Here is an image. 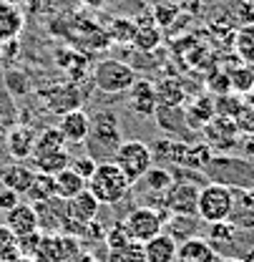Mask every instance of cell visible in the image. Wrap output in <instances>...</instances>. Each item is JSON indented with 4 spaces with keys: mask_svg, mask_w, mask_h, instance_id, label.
<instances>
[{
    "mask_svg": "<svg viewBox=\"0 0 254 262\" xmlns=\"http://www.w3.org/2000/svg\"><path fill=\"white\" fill-rule=\"evenodd\" d=\"M35 217H38V229L43 234H58L65 220V202L61 196H51L45 202H35Z\"/></svg>",
    "mask_w": 254,
    "mask_h": 262,
    "instance_id": "obj_11",
    "label": "cell"
},
{
    "mask_svg": "<svg viewBox=\"0 0 254 262\" xmlns=\"http://www.w3.org/2000/svg\"><path fill=\"white\" fill-rule=\"evenodd\" d=\"M33 174H35L33 166H26L23 162L13 164V166H8L3 171V187L10 189V192H15V194L26 196V192H28V187H31V182H33Z\"/></svg>",
    "mask_w": 254,
    "mask_h": 262,
    "instance_id": "obj_23",
    "label": "cell"
},
{
    "mask_svg": "<svg viewBox=\"0 0 254 262\" xmlns=\"http://www.w3.org/2000/svg\"><path fill=\"white\" fill-rule=\"evenodd\" d=\"M141 182H144V189H146L149 194H166V189H169L176 179H174V174H171L169 169L151 166V169L141 177Z\"/></svg>",
    "mask_w": 254,
    "mask_h": 262,
    "instance_id": "obj_30",
    "label": "cell"
},
{
    "mask_svg": "<svg viewBox=\"0 0 254 262\" xmlns=\"http://www.w3.org/2000/svg\"><path fill=\"white\" fill-rule=\"evenodd\" d=\"M23 0H0V5H20Z\"/></svg>",
    "mask_w": 254,
    "mask_h": 262,
    "instance_id": "obj_49",
    "label": "cell"
},
{
    "mask_svg": "<svg viewBox=\"0 0 254 262\" xmlns=\"http://www.w3.org/2000/svg\"><path fill=\"white\" fill-rule=\"evenodd\" d=\"M35 131L31 126H15L5 139V149L15 162H26L28 157H33V146H35Z\"/></svg>",
    "mask_w": 254,
    "mask_h": 262,
    "instance_id": "obj_17",
    "label": "cell"
},
{
    "mask_svg": "<svg viewBox=\"0 0 254 262\" xmlns=\"http://www.w3.org/2000/svg\"><path fill=\"white\" fill-rule=\"evenodd\" d=\"M136 33V20L131 18H113L108 26V38H113L116 43H131Z\"/></svg>",
    "mask_w": 254,
    "mask_h": 262,
    "instance_id": "obj_37",
    "label": "cell"
},
{
    "mask_svg": "<svg viewBox=\"0 0 254 262\" xmlns=\"http://www.w3.org/2000/svg\"><path fill=\"white\" fill-rule=\"evenodd\" d=\"M234 15L242 26H254V0H237Z\"/></svg>",
    "mask_w": 254,
    "mask_h": 262,
    "instance_id": "obj_42",
    "label": "cell"
},
{
    "mask_svg": "<svg viewBox=\"0 0 254 262\" xmlns=\"http://www.w3.org/2000/svg\"><path fill=\"white\" fill-rule=\"evenodd\" d=\"M199 189L201 187L194 182H174L164 194V204H166L169 214H196Z\"/></svg>",
    "mask_w": 254,
    "mask_h": 262,
    "instance_id": "obj_10",
    "label": "cell"
},
{
    "mask_svg": "<svg viewBox=\"0 0 254 262\" xmlns=\"http://www.w3.org/2000/svg\"><path fill=\"white\" fill-rule=\"evenodd\" d=\"M63 262H98V257H96L94 252H86V250H81V252H76V255H71L68 260Z\"/></svg>",
    "mask_w": 254,
    "mask_h": 262,
    "instance_id": "obj_46",
    "label": "cell"
},
{
    "mask_svg": "<svg viewBox=\"0 0 254 262\" xmlns=\"http://www.w3.org/2000/svg\"><path fill=\"white\" fill-rule=\"evenodd\" d=\"M103 242H106V247L108 250H119V247H124L131 242V237H128L126 227H124V222H116V225H111V227L103 232Z\"/></svg>",
    "mask_w": 254,
    "mask_h": 262,
    "instance_id": "obj_38",
    "label": "cell"
},
{
    "mask_svg": "<svg viewBox=\"0 0 254 262\" xmlns=\"http://www.w3.org/2000/svg\"><path fill=\"white\" fill-rule=\"evenodd\" d=\"M126 94H128V108L136 116H154L156 114V108H159L156 89H154V83L149 78H136Z\"/></svg>",
    "mask_w": 254,
    "mask_h": 262,
    "instance_id": "obj_12",
    "label": "cell"
},
{
    "mask_svg": "<svg viewBox=\"0 0 254 262\" xmlns=\"http://www.w3.org/2000/svg\"><path fill=\"white\" fill-rule=\"evenodd\" d=\"M31 260L33 262H63L65 252H63V239H61V234H43Z\"/></svg>",
    "mask_w": 254,
    "mask_h": 262,
    "instance_id": "obj_25",
    "label": "cell"
},
{
    "mask_svg": "<svg viewBox=\"0 0 254 262\" xmlns=\"http://www.w3.org/2000/svg\"><path fill=\"white\" fill-rule=\"evenodd\" d=\"M181 111H184V124L191 131H201L217 116L214 98H209V96H199V98H194V101H187Z\"/></svg>",
    "mask_w": 254,
    "mask_h": 262,
    "instance_id": "obj_16",
    "label": "cell"
},
{
    "mask_svg": "<svg viewBox=\"0 0 254 262\" xmlns=\"http://www.w3.org/2000/svg\"><path fill=\"white\" fill-rule=\"evenodd\" d=\"M96 166H98V162L96 159H91L88 154H81V157H71V169L78 174V177H83L86 182L94 177Z\"/></svg>",
    "mask_w": 254,
    "mask_h": 262,
    "instance_id": "obj_40",
    "label": "cell"
},
{
    "mask_svg": "<svg viewBox=\"0 0 254 262\" xmlns=\"http://www.w3.org/2000/svg\"><path fill=\"white\" fill-rule=\"evenodd\" d=\"M206 174L212 182L229 189H254V164L249 159L212 157V162L206 164Z\"/></svg>",
    "mask_w": 254,
    "mask_h": 262,
    "instance_id": "obj_4",
    "label": "cell"
},
{
    "mask_svg": "<svg viewBox=\"0 0 254 262\" xmlns=\"http://www.w3.org/2000/svg\"><path fill=\"white\" fill-rule=\"evenodd\" d=\"M35 162V171H43V174H58L71 166V154L68 151H58V154H51V157H38L33 159Z\"/></svg>",
    "mask_w": 254,
    "mask_h": 262,
    "instance_id": "obj_35",
    "label": "cell"
},
{
    "mask_svg": "<svg viewBox=\"0 0 254 262\" xmlns=\"http://www.w3.org/2000/svg\"><path fill=\"white\" fill-rule=\"evenodd\" d=\"M58 151H68V141L63 139V134L58 131V126L43 129L35 136V146H33V159L38 157H51Z\"/></svg>",
    "mask_w": 254,
    "mask_h": 262,
    "instance_id": "obj_22",
    "label": "cell"
},
{
    "mask_svg": "<svg viewBox=\"0 0 254 262\" xmlns=\"http://www.w3.org/2000/svg\"><path fill=\"white\" fill-rule=\"evenodd\" d=\"M234 209V189L209 182L199 189V199H196V217L204 225H214V222H226L232 217Z\"/></svg>",
    "mask_w": 254,
    "mask_h": 262,
    "instance_id": "obj_2",
    "label": "cell"
},
{
    "mask_svg": "<svg viewBox=\"0 0 254 262\" xmlns=\"http://www.w3.org/2000/svg\"><path fill=\"white\" fill-rule=\"evenodd\" d=\"M15 262H33V260H31V257H18Z\"/></svg>",
    "mask_w": 254,
    "mask_h": 262,
    "instance_id": "obj_51",
    "label": "cell"
},
{
    "mask_svg": "<svg viewBox=\"0 0 254 262\" xmlns=\"http://www.w3.org/2000/svg\"><path fill=\"white\" fill-rule=\"evenodd\" d=\"M199 225L201 220L196 214H171L166 222H164V232L174 239V242H184V239H191V237H199Z\"/></svg>",
    "mask_w": 254,
    "mask_h": 262,
    "instance_id": "obj_21",
    "label": "cell"
},
{
    "mask_svg": "<svg viewBox=\"0 0 254 262\" xmlns=\"http://www.w3.org/2000/svg\"><path fill=\"white\" fill-rule=\"evenodd\" d=\"M244 106H247V108H254V89L252 91H249V94H244Z\"/></svg>",
    "mask_w": 254,
    "mask_h": 262,
    "instance_id": "obj_48",
    "label": "cell"
},
{
    "mask_svg": "<svg viewBox=\"0 0 254 262\" xmlns=\"http://www.w3.org/2000/svg\"><path fill=\"white\" fill-rule=\"evenodd\" d=\"M58 131L63 134L68 144H83L88 139V131H91V116L83 108H73V111L61 116Z\"/></svg>",
    "mask_w": 254,
    "mask_h": 262,
    "instance_id": "obj_13",
    "label": "cell"
},
{
    "mask_svg": "<svg viewBox=\"0 0 254 262\" xmlns=\"http://www.w3.org/2000/svg\"><path fill=\"white\" fill-rule=\"evenodd\" d=\"M106 3H108V0H81V5H83V8H91V10H101Z\"/></svg>",
    "mask_w": 254,
    "mask_h": 262,
    "instance_id": "obj_47",
    "label": "cell"
},
{
    "mask_svg": "<svg viewBox=\"0 0 254 262\" xmlns=\"http://www.w3.org/2000/svg\"><path fill=\"white\" fill-rule=\"evenodd\" d=\"M174 20H179V8L176 5H156V10H154V23L156 26H171Z\"/></svg>",
    "mask_w": 254,
    "mask_h": 262,
    "instance_id": "obj_41",
    "label": "cell"
},
{
    "mask_svg": "<svg viewBox=\"0 0 254 262\" xmlns=\"http://www.w3.org/2000/svg\"><path fill=\"white\" fill-rule=\"evenodd\" d=\"M106 262H146V255H144V245L131 239L128 245L119 247V250H108Z\"/></svg>",
    "mask_w": 254,
    "mask_h": 262,
    "instance_id": "obj_34",
    "label": "cell"
},
{
    "mask_svg": "<svg viewBox=\"0 0 254 262\" xmlns=\"http://www.w3.org/2000/svg\"><path fill=\"white\" fill-rule=\"evenodd\" d=\"M206 86H209V91L217 96H224V94H232V83H229V73L224 71V68H217V71H212L209 73V78H206Z\"/></svg>",
    "mask_w": 254,
    "mask_h": 262,
    "instance_id": "obj_39",
    "label": "cell"
},
{
    "mask_svg": "<svg viewBox=\"0 0 254 262\" xmlns=\"http://www.w3.org/2000/svg\"><path fill=\"white\" fill-rule=\"evenodd\" d=\"M98 209H101V202H98L88 189H83L81 194H76L73 199L65 202V217H68L71 222L83 225V227L98 217Z\"/></svg>",
    "mask_w": 254,
    "mask_h": 262,
    "instance_id": "obj_15",
    "label": "cell"
},
{
    "mask_svg": "<svg viewBox=\"0 0 254 262\" xmlns=\"http://www.w3.org/2000/svg\"><path fill=\"white\" fill-rule=\"evenodd\" d=\"M176 260H181V262H219V255L214 252V247L209 245L206 237H191V239L179 242Z\"/></svg>",
    "mask_w": 254,
    "mask_h": 262,
    "instance_id": "obj_18",
    "label": "cell"
},
{
    "mask_svg": "<svg viewBox=\"0 0 254 262\" xmlns=\"http://www.w3.org/2000/svg\"><path fill=\"white\" fill-rule=\"evenodd\" d=\"M51 196H58L56 194V177L53 174H43V171H35L33 174V182L26 192V199H31V204L35 202H45Z\"/></svg>",
    "mask_w": 254,
    "mask_h": 262,
    "instance_id": "obj_28",
    "label": "cell"
},
{
    "mask_svg": "<svg viewBox=\"0 0 254 262\" xmlns=\"http://www.w3.org/2000/svg\"><path fill=\"white\" fill-rule=\"evenodd\" d=\"M214 111L217 116H226V119H239V114L244 111V98L237 94H224V96L214 98Z\"/></svg>",
    "mask_w": 254,
    "mask_h": 262,
    "instance_id": "obj_33",
    "label": "cell"
},
{
    "mask_svg": "<svg viewBox=\"0 0 254 262\" xmlns=\"http://www.w3.org/2000/svg\"><path fill=\"white\" fill-rule=\"evenodd\" d=\"M136 78H138V76H136L133 66L124 63V61H116V58L98 61L96 68H94L96 89H98V91H103V94H111V96L128 91V89L133 86V81H136Z\"/></svg>",
    "mask_w": 254,
    "mask_h": 262,
    "instance_id": "obj_6",
    "label": "cell"
},
{
    "mask_svg": "<svg viewBox=\"0 0 254 262\" xmlns=\"http://www.w3.org/2000/svg\"><path fill=\"white\" fill-rule=\"evenodd\" d=\"M131 182L126 174L113 162H101L96 166L94 177L88 179V192L101 202V204H116L128 194Z\"/></svg>",
    "mask_w": 254,
    "mask_h": 262,
    "instance_id": "obj_3",
    "label": "cell"
},
{
    "mask_svg": "<svg viewBox=\"0 0 254 262\" xmlns=\"http://www.w3.org/2000/svg\"><path fill=\"white\" fill-rule=\"evenodd\" d=\"M179 242H174L166 232H159L149 242H144V255L146 262H176Z\"/></svg>",
    "mask_w": 254,
    "mask_h": 262,
    "instance_id": "obj_19",
    "label": "cell"
},
{
    "mask_svg": "<svg viewBox=\"0 0 254 262\" xmlns=\"http://www.w3.org/2000/svg\"><path fill=\"white\" fill-rule=\"evenodd\" d=\"M154 89H156L159 108H181L187 103V91L179 78H164L159 83H154Z\"/></svg>",
    "mask_w": 254,
    "mask_h": 262,
    "instance_id": "obj_20",
    "label": "cell"
},
{
    "mask_svg": "<svg viewBox=\"0 0 254 262\" xmlns=\"http://www.w3.org/2000/svg\"><path fill=\"white\" fill-rule=\"evenodd\" d=\"M214 149L206 141H194V144H184V157H181V166L187 169H206V164L212 162Z\"/></svg>",
    "mask_w": 254,
    "mask_h": 262,
    "instance_id": "obj_27",
    "label": "cell"
},
{
    "mask_svg": "<svg viewBox=\"0 0 254 262\" xmlns=\"http://www.w3.org/2000/svg\"><path fill=\"white\" fill-rule=\"evenodd\" d=\"M124 136H121V124H119V116L113 111H98L94 119H91V131H88V139L83 141L86 149H88V157L96 162H111L116 149L121 146Z\"/></svg>",
    "mask_w": 254,
    "mask_h": 262,
    "instance_id": "obj_1",
    "label": "cell"
},
{
    "mask_svg": "<svg viewBox=\"0 0 254 262\" xmlns=\"http://www.w3.org/2000/svg\"><path fill=\"white\" fill-rule=\"evenodd\" d=\"M83 189H88V182H86L83 177H78L71 166L56 174V194L61 196L63 202L73 199L76 194H81Z\"/></svg>",
    "mask_w": 254,
    "mask_h": 262,
    "instance_id": "obj_26",
    "label": "cell"
},
{
    "mask_svg": "<svg viewBox=\"0 0 254 262\" xmlns=\"http://www.w3.org/2000/svg\"><path fill=\"white\" fill-rule=\"evenodd\" d=\"M171 214L166 209H154V207H136L131 209L126 217H124V227H126L128 237L133 242H149L151 237H156L159 232H164V222L169 220Z\"/></svg>",
    "mask_w": 254,
    "mask_h": 262,
    "instance_id": "obj_7",
    "label": "cell"
},
{
    "mask_svg": "<svg viewBox=\"0 0 254 262\" xmlns=\"http://www.w3.org/2000/svg\"><path fill=\"white\" fill-rule=\"evenodd\" d=\"M176 262H181V260H176Z\"/></svg>",
    "mask_w": 254,
    "mask_h": 262,
    "instance_id": "obj_52",
    "label": "cell"
},
{
    "mask_svg": "<svg viewBox=\"0 0 254 262\" xmlns=\"http://www.w3.org/2000/svg\"><path fill=\"white\" fill-rule=\"evenodd\" d=\"M111 162L116 164L126 174L128 182L133 184V182H141V177L154 166V154H151V146L146 141H141V139H124Z\"/></svg>",
    "mask_w": 254,
    "mask_h": 262,
    "instance_id": "obj_5",
    "label": "cell"
},
{
    "mask_svg": "<svg viewBox=\"0 0 254 262\" xmlns=\"http://www.w3.org/2000/svg\"><path fill=\"white\" fill-rule=\"evenodd\" d=\"M20 202V194H15V192H10V189H0V212H8V209H13L15 204Z\"/></svg>",
    "mask_w": 254,
    "mask_h": 262,
    "instance_id": "obj_44",
    "label": "cell"
},
{
    "mask_svg": "<svg viewBox=\"0 0 254 262\" xmlns=\"http://www.w3.org/2000/svg\"><path fill=\"white\" fill-rule=\"evenodd\" d=\"M5 227L10 229L15 237H23V234H31L38 232V217H35V207L31 202H18L13 209L5 212Z\"/></svg>",
    "mask_w": 254,
    "mask_h": 262,
    "instance_id": "obj_14",
    "label": "cell"
},
{
    "mask_svg": "<svg viewBox=\"0 0 254 262\" xmlns=\"http://www.w3.org/2000/svg\"><path fill=\"white\" fill-rule=\"evenodd\" d=\"M144 20V18H141ZM164 40V33L161 28L154 23V18H146L144 23H136V33H133V46L138 48V51H144V53H149V51H154V48H159V43Z\"/></svg>",
    "mask_w": 254,
    "mask_h": 262,
    "instance_id": "obj_24",
    "label": "cell"
},
{
    "mask_svg": "<svg viewBox=\"0 0 254 262\" xmlns=\"http://www.w3.org/2000/svg\"><path fill=\"white\" fill-rule=\"evenodd\" d=\"M201 131H204V141L217 151L234 149L239 144V136H242V131L237 126V119H226V116H214Z\"/></svg>",
    "mask_w": 254,
    "mask_h": 262,
    "instance_id": "obj_9",
    "label": "cell"
},
{
    "mask_svg": "<svg viewBox=\"0 0 254 262\" xmlns=\"http://www.w3.org/2000/svg\"><path fill=\"white\" fill-rule=\"evenodd\" d=\"M23 28V13L18 5H0V40H13Z\"/></svg>",
    "mask_w": 254,
    "mask_h": 262,
    "instance_id": "obj_29",
    "label": "cell"
},
{
    "mask_svg": "<svg viewBox=\"0 0 254 262\" xmlns=\"http://www.w3.org/2000/svg\"><path fill=\"white\" fill-rule=\"evenodd\" d=\"M40 98H43V103L48 106L51 114L63 116V114L73 111V108H81L83 94H81V89L73 81H63V83H53V86L43 89Z\"/></svg>",
    "mask_w": 254,
    "mask_h": 262,
    "instance_id": "obj_8",
    "label": "cell"
},
{
    "mask_svg": "<svg viewBox=\"0 0 254 262\" xmlns=\"http://www.w3.org/2000/svg\"><path fill=\"white\" fill-rule=\"evenodd\" d=\"M234 48L242 63L254 66V26H242L234 33Z\"/></svg>",
    "mask_w": 254,
    "mask_h": 262,
    "instance_id": "obj_32",
    "label": "cell"
},
{
    "mask_svg": "<svg viewBox=\"0 0 254 262\" xmlns=\"http://www.w3.org/2000/svg\"><path fill=\"white\" fill-rule=\"evenodd\" d=\"M20 257V250H18V237L0 225V262H15Z\"/></svg>",
    "mask_w": 254,
    "mask_h": 262,
    "instance_id": "obj_36",
    "label": "cell"
},
{
    "mask_svg": "<svg viewBox=\"0 0 254 262\" xmlns=\"http://www.w3.org/2000/svg\"><path fill=\"white\" fill-rule=\"evenodd\" d=\"M229 73V83H232V94L244 96L254 89V66L247 63H237L234 68L226 71Z\"/></svg>",
    "mask_w": 254,
    "mask_h": 262,
    "instance_id": "obj_31",
    "label": "cell"
},
{
    "mask_svg": "<svg viewBox=\"0 0 254 262\" xmlns=\"http://www.w3.org/2000/svg\"><path fill=\"white\" fill-rule=\"evenodd\" d=\"M219 262H244V260H239V257H219Z\"/></svg>",
    "mask_w": 254,
    "mask_h": 262,
    "instance_id": "obj_50",
    "label": "cell"
},
{
    "mask_svg": "<svg viewBox=\"0 0 254 262\" xmlns=\"http://www.w3.org/2000/svg\"><path fill=\"white\" fill-rule=\"evenodd\" d=\"M247 159H254V134H242L239 136V144H237Z\"/></svg>",
    "mask_w": 254,
    "mask_h": 262,
    "instance_id": "obj_45",
    "label": "cell"
},
{
    "mask_svg": "<svg viewBox=\"0 0 254 262\" xmlns=\"http://www.w3.org/2000/svg\"><path fill=\"white\" fill-rule=\"evenodd\" d=\"M237 126L242 134H254V108H247L244 106V111L239 114V119H237Z\"/></svg>",
    "mask_w": 254,
    "mask_h": 262,
    "instance_id": "obj_43",
    "label": "cell"
}]
</instances>
